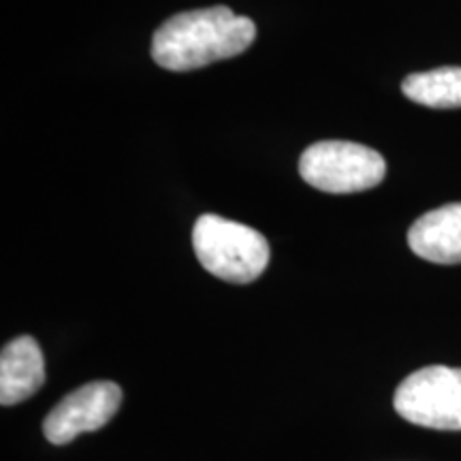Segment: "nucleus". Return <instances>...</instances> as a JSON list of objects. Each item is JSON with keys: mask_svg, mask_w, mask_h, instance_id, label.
I'll list each match as a JSON object with an SVG mask.
<instances>
[{"mask_svg": "<svg viewBox=\"0 0 461 461\" xmlns=\"http://www.w3.org/2000/svg\"><path fill=\"white\" fill-rule=\"evenodd\" d=\"M299 173L322 193L350 194L378 186L387 176V163L361 143L319 141L302 154Z\"/></svg>", "mask_w": 461, "mask_h": 461, "instance_id": "3", "label": "nucleus"}, {"mask_svg": "<svg viewBox=\"0 0 461 461\" xmlns=\"http://www.w3.org/2000/svg\"><path fill=\"white\" fill-rule=\"evenodd\" d=\"M193 248L205 272L230 285H250L269 263V244L257 229L216 214L197 218Z\"/></svg>", "mask_w": 461, "mask_h": 461, "instance_id": "2", "label": "nucleus"}, {"mask_svg": "<svg viewBox=\"0 0 461 461\" xmlns=\"http://www.w3.org/2000/svg\"><path fill=\"white\" fill-rule=\"evenodd\" d=\"M395 412L419 428L461 429V367L429 366L403 378L393 397Z\"/></svg>", "mask_w": 461, "mask_h": 461, "instance_id": "4", "label": "nucleus"}, {"mask_svg": "<svg viewBox=\"0 0 461 461\" xmlns=\"http://www.w3.org/2000/svg\"><path fill=\"white\" fill-rule=\"evenodd\" d=\"M45 359L41 346L31 336L5 344L0 355V403L15 406L43 387Z\"/></svg>", "mask_w": 461, "mask_h": 461, "instance_id": "7", "label": "nucleus"}, {"mask_svg": "<svg viewBox=\"0 0 461 461\" xmlns=\"http://www.w3.org/2000/svg\"><path fill=\"white\" fill-rule=\"evenodd\" d=\"M255 39V22L229 7L184 11L154 32L152 58L167 71H194L244 54Z\"/></svg>", "mask_w": 461, "mask_h": 461, "instance_id": "1", "label": "nucleus"}, {"mask_svg": "<svg viewBox=\"0 0 461 461\" xmlns=\"http://www.w3.org/2000/svg\"><path fill=\"white\" fill-rule=\"evenodd\" d=\"M414 255L438 265L461 263V203H448L423 214L408 230Z\"/></svg>", "mask_w": 461, "mask_h": 461, "instance_id": "6", "label": "nucleus"}, {"mask_svg": "<svg viewBox=\"0 0 461 461\" xmlns=\"http://www.w3.org/2000/svg\"><path fill=\"white\" fill-rule=\"evenodd\" d=\"M122 403V389L112 380H95L75 389L51 408L43 420V436L51 445H68L75 438L105 428Z\"/></svg>", "mask_w": 461, "mask_h": 461, "instance_id": "5", "label": "nucleus"}, {"mask_svg": "<svg viewBox=\"0 0 461 461\" xmlns=\"http://www.w3.org/2000/svg\"><path fill=\"white\" fill-rule=\"evenodd\" d=\"M406 99L431 109L461 107V67H440L434 71L412 73L402 82Z\"/></svg>", "mask_w": 461, "mask_h": 461, "instance_id": "8", "label": "nucleus"}]
</instances>
